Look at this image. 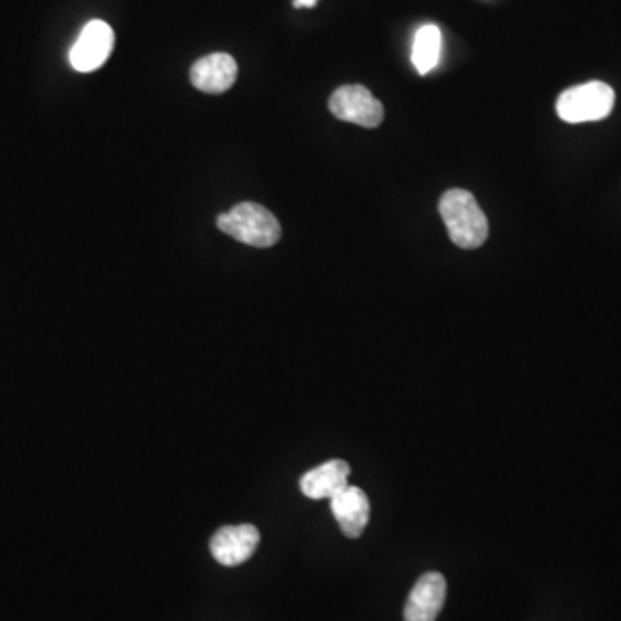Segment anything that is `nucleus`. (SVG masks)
<instances>
[{"instance_id": "10", "label": "nucleus", "mask_w": 621, "mask_h": 621, "mask_svg": "<svg viewBox=\"0 0 621 621\" xmlns=\"http://www.w3.org/2000/svg\"><path fill=\"white\" fill-rule=\"evenodd\" d=\"M350 467L344 459H332L309 470L300 479V490L309 499H332L349 485Z\"/></svg>"}, {"instance_id": "3", "label": "nucleus", "mask_w": 621, "mask_h": 621, "mask_svg": "<svg viewBox=\"0 0 621 621\" xmlns=\"http://www.w3.org/2000/svg\"><path fill=\"white\" fill-rule=\"evenodd\" d=\"M614 105V90L603 82H588L568 88L556 102V111L563 122H600L611 114Z\"/></svg>"}, {"instance_id": "7", "label": "nucleus", "mask_w": 621, "mask_h": 621, "mask_svg": "<svg viewBox=\"0 0 621 621\" xmlns=\"http://www.w3.org/2000/svg\"><path fill=\"white\" fill-rule=\"evenodd\" d=\"M447 584L437 572L425 573L409 593L405 621H435L446 603Z\"/></svg>"}, {"instance_id": "6", "label": "nucleus", "mask_w": 621, "mask_h": 621, "mask_svg": "<svg viewBox=\"0 0 621 621\" xmlns=\"http://www.w3.org/2000/svg\"><path fill=\"white\" fill-rule=\"evenodd\" d=\"M259 541L261 535L254 525L223 526L211 538L209 549L218 563L223 567H238L252 558Z\"/></svg>"}, {"instance_id": "8", "label": "nucleus", "mask_w": 621, "mask_h": 621, "mask_svg": "<svg viewBox=\"0 0 621 621\" xmlns=\"http://www.w3.org/2000/svg\"><path fill=\"white\" fill-rule=\"evenodd\" d=\"M237 73V61L232 55L214 52L192 64L190 82L200 92L223 94L234 87Z\"/></svg>"}, {"instance_id": "4", "label": "nucleus", "mask_w": 621, "mask_h": 621, "mask_svg": "<svg viewBox=\"0 0 621 621\" xmlns=\"http://www.w3.org/2000/svg\"><path fill=\"white\" fill-rule=\"evenodd\" d=\"M328 108L338 120L363 128H376L384 122V104L363 85L337 88L330 97Z\"/></svg>"}, {"instance_id": "2", "label": "nucleus", "mask_w": 621, "mask_h": 621, "mask_svg": "<svg viewBox=\"0 0 621 621\" xmlns=\"http://www.w3.org/2000/svg\"><path fill=\"white\" fill-rule=\"evenodd\" d=\"M216 225L238 243L259 249L273 247L282 238V225L275 214L256 202L234 206L228 213L218 216Z\"/></svg>"}, {"instance_id": "12", "label": "nucleus", "mask_w": 621, "mask_h": 621, "mask_svg": "<svg viewBox=\"0 0 621 621\" xmlns=\"http://www.w3.org/2000/svg\"><path fill=\"white\" fill-rule=\"evenodd\" d=\"M320 0H294V8H314Z\"/></svg>"}, {"instance_id": "11", "label": "nucleus", "mask_w": 621, "mask_h": 621, "mask_svg": "<svg viewBox=\"0 0 621 621\" xmlns=\"http://www.w3.org/2000/svg\"><path fill=\"white\" fill-rule=\"evenodd\" d=\"M440 50H443V34L438 26L425 25L418 29L411 59L420 75H429L434 67H437Z\"/></svg>"}, {"instance_id": "1", "label": "nucleus", "mask_w": 621, "mask_h": 621, "mask_svg": "<svg viewBox=\"0 0 621 621\" xmlns=\"http://www.w3.org/2000/svg\"><path fill=\"white\" fill-rule=\"evenodd\" d=\"M438 213L456 246L461 249H479L487 243V216L472 192L463 188H450L438 202Z\"/></svg>"}, {"instance_id": "9", "label": "nucleus", "mask_w": 621, "mask_h": 621, "mask_svg": "<svg viewBox=\"0 0 621 621\" xmlns=\"http://www.w3.org/2000/svg\"><path fill=\"white\" fill-rule=\"evenodd\" d=\"M330 509L346 537L358 538L363 535L370 520V500L363 488L347 485L330 499Z\"/></svg>"}, {"instance_id": "5", "label": "nucleus", "mask_w": 621, "mask_h": 621, "mask_svg": "<svg viewBox=\"0 0 621 621\" xmlns=\"http://www.w3.org/2000/svg\"><path fill=\"white\" fill-rule=\"evenodd\" d=\"M114 49V32L108 23L94 20L87 23L70 50V63L76 72L90 73L108 61Z\"/></svg>"}]
</instances>
